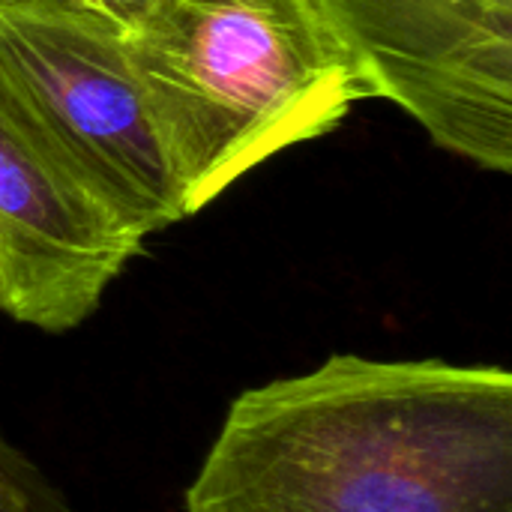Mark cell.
Segmentation results:
<instances>
[{
    "instance_id": "1",
    "label": "cell",
    "mask_w": 512,
    "mask_h": 512,
    "mask_svg": "<svg viewBox=\"0 0 512 512\" xmlns=\"http://www.w3.org/2000/svg\"><path fill=\"white\" fill-rule=\"evenodd\" d=\"M186 512H512L510 369L336 354L249 387Z\"/></svg>"
},
{
    "instance_id": "2",
    "label": "cell",
    "mask_w": 512,
    "mask_h": 512,
    "mask_svg": "<svg viewBox=\"0 0 512 512\" xmlns=\"http://www.w3.org/2000/svg\"><path fill=\"white\" fill-rule=\"evenodd\" d=\"M126 39L183 219L366 99L306 0H165Z\"/></svg>"
},
{
    "instance_id": "3",
    "label": "cell",
    "mask_w": 512,
    "mask_h": 512,
    "mask_svg": "<svg viewBox=\"0 0 512 512\" xmlns=\"http://www.w3.org/2000/svg\"><path fill=\"white\" fill-rule=\"evenodd\" d=\"M0 84L123 231L147 240L183 219L117 24L75 0H0Z\"/></svg>"
},
{
    "instance_id": "4",
    "label": "cell",
    "mask_w": 512,
    "mask_h": 512,
    "mask_svg": "<svg viewBox=\"0 0 512 512\" xmlns=\"http://www.w3.org/2000/svg\"><path fill=\"white\" fill-rule=\"evenodd\" d=\"M357 72L429 138L512 168V0H306Z\"/></svg>"
},
{
    "instance_id": "5",
    "label": "cell",
    "mask_w": 512,
    "mask_h": 512,
    "mask_svg": "<svg viewBox=\"0 0 512 512\" xmlns=\"http://www.w3.org/2000/svg\"><path fill=\"white\" fill-rule=\"evenodd\" d=\"M141 249L144 240L81 192L0 84L3 312L45 333H69Z\"/></svg>"
},
{
    "instance_id": "6",
    "label": "cell",
    "mask_w": 512,
    "mask_h": 512,
    "mask_svg": "<svg viewBox=\"0 0 512 512\" xmlns=\"http://www.w3.org/2000/svg\"><path fill=\"white\" fill-rule=\"evenodd\" d=\"M0 512H78L69 498L0 432Z\"/></svg>"
},
{
    "instance_id": "7",
    "label": "cell",
    "mask_w": 512,
    "mask_h": 512,
    "mask_svg": "<svg viewBox=\"0 0 512 512\" xmlns=\"http://www.w3.org/2000/svg\"><path fill=\"white\" fill-rule=\"evenodd\" d=\"M84 9L108 18L111 24H117L123 33H132L147 15H153L165 0H75Z\"/></svg>"
},
{
    "instance_id": "8",
    "label": "cell",
    "mask_w": 512,
    "mask_h": 512,
    "mask_svg": "<svg viewBox=\"0 0 512 512\" xmlns=\"http://www.w3.org/2000/svg\"><path fill=\"white\" fill-rule=\"evenodd\" d=\"M0 312H3V276H0Z\"/></svg>"
}]
</instances>
